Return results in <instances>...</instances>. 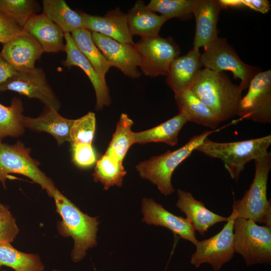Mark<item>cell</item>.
I'll return each mask as SVG.
<instances>
[{
    "instance_id": "cell-1",
    "label": "cell",
    "mask_w": 271,
    "mask_h": 271,
    "mask_svg": "<svg viewBox=\"0 0 271 271\" xmlns=\"http://www.w3.org/2000/svg\"><path fill=\"white\" fill-rule=\"evenodd\" d=\"M189 89L220 122L237 115L242 90L224 72L201 69Z\"/></svg>"
},
{
    "instance_id": "cell-2",
    "label": "cell",
    "mask_w": 271,
    "mask_h": 271,
    "mask_svg": "<svg viewBox=\"0 0 271 271\" xmlns=\"http://www.w3.org/2000/svg\"><path fill=\"white\" fill-rule=\"evenodd\" d=\"M53 197L56 212L62 218L58 222V232L62 236L73 238L74 247L71 258L75 262L80 261L85 256L86 250L96 245L99 223L97 217H91L82 212L57 189Z\"/></svg>"
},
{
    "instance_id": "cell-3",
    "label": "cell",
    "mask_w": 271,
    "mask_h": 271,
    "mask_svg": "<svg viewBox=\"0 0 271 271\" xmlns=\"http://www.w3.org/2000/svg\"><path fill=\"white\" fill-rule=\"evenodd\" d=\"M270 144V134L228 143L216 142L207 138L195 151L221 160L231 178L237 182L246 164L264 155Z\"/></svg>"
},
{
    "instance_id": "cell-4",
    "label": "cell",
    "mask_w": 271,
    "mask_h": 271,
    "mask_svg": "<svg viewBox=\"0 0 271 271\" xmlns=\"http://www.w3.org/2000/svg\"><path fill=\"white\" fill-rule=\"evenodd\" d=\"M252 182L242 197L234 200L232 211L236 217L251 220L271 227V201L267 198V184L271 169V152L254 160Z\"/></svg>"
},
{
    "instance_id": "cell-5",
    "label": "cell",
    "mask_w": 271,
    "mask_h": 271,
    "mask_svg": "<svg viewBox=\"0 0 271 271\" xmlns=\"http://www.w3.org/2000/svg\"><path fill=\"white\" fill-rule=\"evenodd\" d=\"M216 131L206 130L195 136L176 150L167 151L163 154L140 162L136 166V169L142 178L156 185L162 194L169 195L175 191L171 182L174 170L191 156L206 138Z\"/></svg>"
},
{
    "instance_id": "cell-6",
    "label": "cell",
    "mask_w": 271,
    "mask_h": 271,
    "mask_svg": "<svg viewBox=\"0 0 271 271\" xmlns=\"http://www.w3.org/2000/svg\"><path fill=\"white\" fill-rule=\"evenodd\" d=\"M233 248L247 266L271 264V227L236 217L233 223Z\"/></svg>"
},
{
    "instance_id": "cell-7",
    "label": "cell",
    "mask_w": 271,
    "mask_h": 271,
    "mask_svg": "<svg viewBox=\"0 0 271 271\" xmlns=\"http://www.w3.org/2000/svg\"><path fill=\"white\" fill-rule=\"evenodd\" d=\"M31 149L20 141L14 145L0 142V182L5 188L10 174L27 177L53 197L57 189L53 181L39 168L40 163L30 156Z\"/></svg>"
},
{
    "instance_id": "cell-8",
    "label": "cell",
    "mask_w": 271,
    "mask_h": 271,
    "mask_svg": "<svg viewBox=\"0 0 271 271\" xmlns=\"http://www.w3.org/2000/svg\"><path fill=\"white\" fill-rule=\"evenodd\" d=\"M201 62L202 66L214 71H230L234 78L240 80L239 85L242 91L248 88L254 76L262 71L260 67L242 61L226 39L219 37L201 54Z\"/></svg>"
},
{
    "instance_id": "cell-9",
    "label": "cell",
    "mask_w": 271,
    "mask_h": 271,
    "mask_svg": "<svg viewBox=\"0 0 271 271\" xmlns=\"http://www.w3.org/2000/svg\"><path fill=\"white\" fill-rule=\"evenodd\" d=\"M228 219L218 233L195 245L196 250L191 255L190 263L196 268L209 264L214 271L220 270L234 256L233 223L236 217L232 211Z\"/></svg>"
},
{
    "instance_id": "cell-10",
    "label": "cell",
    "mask_w": 271,
    "mask_h": 271,
    "mask_svg": "<svg viewBox=\"0 0 271 271\" xmlns=\"http://www.w3.org/2000/svg\"><path fill=\"white\" fill-rule=\"evenodd\" d=\"M134 46L141 59L139 67L151 77L167 76L171 63L180 54V48L172 38L159 35L143 38Z\"/></svg>"
},
{
    "instance_id": "cell-11",
    "label": "cell",
    "mask_w": 271,
    "mask_h": 271,
    "mask_svg": "<svg viewBox=\"0 0 271 271\" xmlns=\"http://www.w3.org/2000/svg\"><path fill=\"white\" fill-rule=\"evenodd\" d=\"M242 97L237 115L260 123H271V70L261 71L252 79Z\"/></svg>"
},
{
    "instance_id": "cell-12",
    "label": "cell",
    "mask_w": 271,
    "mask_h": 271,
    "mask_svg": "<svg viewBox=\"0 0 271 271\" xmlns=\"http://www.w3.org/2000/svg\"><path fill=\"white\" fill-rule=\"evenodd\" d=\"M12 91L30 98H36L45 105L58 110L60 102L49 84L41 68L17 71L0 84V91Z\"/></svg>"
},
{
    "instance_id": "cell-13",
    "label": "cell",
    "mask_w": 271,
    "mask_h": 271,
    "mask_svg": "<svg viewBox=\"0 0 271 271\" xmlns=\"http://www.w3.org/2000/svg\"><path fill=\"white\" fill-rule=\"evenodd\" d=\"M91 35L94 43L110 67L117 68L131 78L140 77L138 67L141 64V59L134 44L120 43L96 32H91Z\"/></svg>"
},
{
    "instance_id": "cell-14",
    "label": "cell",
    "mask_w": 271,
    "mask_h": 271,
    "mask_svg": "<svg viewBox=\"0 0 271 271\" xmlns=\"http://www.w3.org/2000/svg\"><path fill=\"white\" fill-rule=\"evenodd\" d=\"M224 9L219 0H193L192 13L196 30L193 48L205 50L217 39L219 16Z\"/></svg>"
},
{
    "instance_id": "cell-15",
    "label": "cell",
    "mask_w": 271,
    "mask_h": 271,
    "mask_svg": "<svg viewBox=\"0 0 271 271\" xmlns=\"http://www.w3.org/2000/svg\"><path fill=\"white\" fill-rule=\"evenodd\" d=\"M142 221L148 225L164 227L181 238L195 245L198 241L195 231L186 218L167 210L151 198H143L142 203Z\"/></svg>"
},
{
    "instance_id": "cell-16",
    "label": "cell",
    "mask_w": 271,
    "mask_h": 271,
    "mask_svg": "<svg viewBox=\"0 0 271 271\" xmlns=\"http://www.w3.org/2000/svg\"><path fill=\"white\" fill-rule=\"evenodd\" d=\"M3 45L1 55L17 71L35 68L36 61L44 52L39 43L25 31Z\"/></svg>"
},
{
    "instance_id": "cell-17",
    "label": "cell",
    "mask_w": 271,
    "mask_h": 271,
    "mask_svg": "<svg viewBox=\"0 0 271 271\" xmlns=\"http://www.w3.org/2000/svg\"><path fill=\"white\" fill-rule=\"evenodd\" d=\"M84 28L107 36L122 43L134 44L126 14L119 8L110 10L103 17L82 13Z\"/></svg>"
},
{
    "instance_id": "cell-18",
    "label": "cell",
    "mask_w": 271,
    "mask_h": 271,
    "mask_svg": "<svg viewBox=\"0 0 271 271\" xmlns=\"http://www.w3.org/2000/svg\"><path fill=\"white\" fill-rule=\"evenodd\" d=\"M64 38L66 57L63 64L67 67H78L85 72L95 91L97 110H101L104 106L109 105L111 100L105 80L101 78L90 62L77 48L70 34H64Z\"/></svg>"
},
{
    "instance_id": "cell-19",
    "label": "cell",
    "mask_w": 271,
    "mask_h": 271,
    "mask_svg": "<svg viewBox=\"0 0 271 271\" xmlns=\"http://www.w3.org/2000/svg\"><path fill=\"white\" fill-rule=\"evenodd\" d=\"M177 194L178 199L176 206L186 215V218L191 223L194 230L200 234H205L216 223L227 221L228 217L210 211L190 192L178 189Z\"/></svg>"
},
{
    "instance_id": "cell-20",
    "label": "cell",
    "mask_w": 271,
    "mask_h": 271,
    "mask_svg": "<svg viewBox=\"0 0 271 271\" xmlns=\"http://www.w3.org/2000/svg\"><path fill=\"white\" fill-rule=\"evenodd\" d=\"M23 30L39 43L44 52L65 51L64 33L44 13L30 18Z\"/></svg>"
},
{
    "instance_id": "cell-21",
    "label": "cell",
    "mask_w": 271,
    "mask_h": 271,
    "mask_svg": "<svg viewBox=\"0 0 271 271\" xmlns=\"http://www.w3.org/2000/svg\"><path fill=\"white\" fill-rule=\"evenodd\" d=\"M201 54L192 48L186 54L175 59L171 63L166 82L174 93L189 88L201 67Z\"/></svg>"
},
{
    "instance_id": "cell-22",
    "label": "cell",
    "mask_w": 271,
    "mask_h": 271,
    "mask_svg": "<svg viewBox=\"0 0 271 271\" xmlns=\"http://www.w3.org/2000/svg\"><path fill=\"white\" fill-rule=\"evenodd\" d=\"M75 119H70L61 116L58 110L46 107L42 114L38 117L25 116V127L37 131H44L50 133L61 145L65 142H71L70 133Z\"/></svg>"
},
{
    "instance_id": "cell-23",
    "label": "cell",
    "mask_w": 271,
    "mask_h": 271,
    "mask_svg": "<svg viewBox=\"0 0 271 271\" xmlns=\"http://www.w3.org/2000/svg\"><path fill=\"white\" fill-rule=\"evenodd\" d=\"M126 19L132 37L137 35L142 38L159 36L162 26L169 20L151 11L143 1L136 2L126 14Z\"/></svg>"
},
{
    "instance_id": "cell-24",
    "label": "cell",
    "mask_w": 271,
    "mask_h": 271,
    "mask_svg": "<svg viewBox=\"0 0 271 271\" xmlns=\"http://www.w3.org/2000/svg\"><path fill=\"white\" fill-rule=\"evenodd\" d=\"M175 99L179 112L188 121L209 127L216 128L220 122L211 111L189 88L175 93Z\"/></svg>"
},
{
    "instance_id": "cell-25",
    "label": "cell",
    "mask_w": 271,
    "mask_h": 271,
    "mask_svg": "<svg viewBox=\"0 0 271 271\" xmlns=\"http://www.w3.org/2000/svg\"><path fill=\"white\" fill-rule=\"evenodd\" d=\"M188 121L185 115L179 112L177 115L154 127L134 132V144L161 142L175 146L180 131Z\"/></svg>"
},
{
    "instance_id": "cell-26",
    "label": "cell",
    "mask_w": 271,
    "mask_h": 271,
    "mask_svg": "<svg viewBox=\"0 0 271 271\" xmlns=\"http://www.w3.org/2000/svg\"><path fill=\"white\" fill-rule=\"evenodd\" d=\"M43 13L64 34L84 28L82 13L71 9L63 0H44Z\"/></svg>"
},
{
    "instance_id": "cell-27",
    "label": "cell",
    "mask_w": 271,
    "mask_h": 271,
    "mask_svg": "<svg viewBox=\"0 0 271 271\" xmlns=\"http://www.w3.org/2000/svg\"><path fill=\"white\" fill-rule=\"evenodd\" d=\"M10 267L15 271H44L38 255L18 250L9 242H0V268Z\"/></svg>"
},
{
    "instance_id": "cell-28",
    "label": "cell",
    "mask_w": 271,
    "mask_h": 271,
    "mask_svg": "<svg viewBox=\"0 0 271 271\" xmlns=\"http://www.w3.org/2000/svg\"><path fill=\"white\" fill-rule=\"evenodd\" d=\"M70 35L77 48L90 62L101 78L105 80V75L110 66L94 43L91 32L81 28L73 31Z\"/></svg>"
},
{
    "instance_id": "cell-29",
    "label": "cell",
    "mask_w": 271,
    "mask_h": 271,
    "mask_svg": "<svg viewBox=\"0 0 271 271\" xmlns=\"http://www.w3.org/2000/svg\"><path fill=\"white\" fill-rule=\"evenodd\" d=\"M23 111L22 101L16 97L12 99L10 106L0 103V142L7 137H18L24 133Z\"/></svg>"
},
{
    "instance_id": "cell-30",
    "label": "cell",
    "mask_w": 271,
    "mask_h": 271,
    "mask_svg": "<svg viewBox=\"0 0 271 271\" xmlns=\"http://www.w3.org/2000/svg\"><path fill=\"white\" fill-rule=\"evenodd\" d=\"M133 123L126 114H121L105 154L122 162L128 149L134 144V132L131 130Z\"/></svg>"
},
{
    "instance_id": "cell-31",
    "label": "cell",
    "mask_w": 271,
    "mask_h": 271,
    "mask_svg": "<svg viewBox=\"0 0 271 271\" xmlns=\"http://www.w3.org/2000/svg\"><path fill=\"white\" fill-rule=\"evenodd\" d=\"M126 173L122 162L104 154L97 162L93 177L95 182H100L107 190L115 185L121 187Z\"/></svg>"
},
{
    "instance_id": "cell-32",
    "label": "cell",
    "mask_w": 271,
    "mask_h": 271,
    "mask_svg": "<svg viewBox=\"0 0 271 271\" xmlns=\"http://www.w3.org/2000/svg\"><path fill=\"white\" fill-rule=\"evenodd\" d=\"M193 0H151L147 7L151 11L159 13L169 20L177 18L188 20L192 17Z\"/></svg>"
},
{
    "instance_id": "cell-33",
    "label": "cell",
    "mask_w": 271,
    "mask_h": 271,
    "mask_svg": "<svg viewBox=\"0 0 271 271\" xmlns=\"http://www.w3.org/2000/svg\"><path fill=\"white\" fill-rule=\"evenodd\" d=\"M37 4L32 0H0V11L23 28L36 14Z\"/></svg>"
},
{
    "instance_id": "cell-34",
    "label": "cell",
    "mask_w": 271,
    "mask_h": 271,
    "mask_svg": "<svg viewBox=\"0 0 271 271\" xmlns=\"http://www.w3.org/2000/svg\"><path fill=\"white\" fill-rule=\"evenodd\" d=\"M95 115L89 112L84 116L75 119L71 130L70 144H91L95 130Z\"/></svg>"
},
{
    "instance_id": "cell-35",
    "label": "cell",
    "mask_w": 271,
    "mask_h": 271,
    "mask_svg": "<svg viewBox=\"0 0 271 271\" xmlns=\"http://www.w3.org/2000/svg\"><path fill=\"white\" fill-rule=\"evenodd\" d=\"M19 232V228L9 207L0 202V242L11 243Z\"/></svg>"
},
{
    "instance_id": "cell-36",
    "label": "cell",
    "mask_w": 271,
    "mask_h": 271,
    "mask_svg": "<svg viewBox=\"0 0 271 271\" xmlns=\"http://www.w3.org/2000/svg\"><path fill=\"white\" fill-rule=\"evenodd\" d=\"M71 145L73 161L77 166L86 168L95 164L96 155L91 144H76Z\"/></svg>"
},
{
    "instance_id": "cell-37",
    "label": "cell",
    "mask_w": 271,
    "mask_h": 271,
    "mask_svg": "<svg viewBox=\"0 0 271 271\" xmlns=\"http://www.w3.org/2000/svg\"><path fill=\"white\" fill-rule=\"evenodd\" d=\"M24 32L12 19L0 11V40L3 44Z\"/></svg>"
},
{
    "instance_id": "cell-38",
    "label": "cell",
    "mask_w": 271,
    "mask_h": 271,
    "mask_svg": "<svg viewBox=\"0 0 271 271\" xmlns=\"http://www.w3.org/2000/svg\"><path fill=\"white\" fill-rule=\"evenodd\" d=\"M241 1L243 7H248L263 14L270 10V3L266 0H241Z\"/></svg>"
},
{
    "instance_id": "cell-39",
    "label": "cell",
    "mask_w": 271,
    "mask_h": 271,
    "mask_svg": "<svg viewBox=\"0 0 271 271\" xmlns=\"http://www.w3.org/2000/svg\"><path fill=\"white\" fill-rule=\"evenodd\" d=\"M17 72L0 54V84L15 74Z\"/></svg>"
},
{
    "instance_id": "cell-40",
    "label": "cell",
    "mask_w": 271,
    "mask_h": 271,
    "mask_svg": "<svg viewBox=\"0 0 271 271\" xmlns=\"http://www.w3.org/2000/svg\"><path fill=\"white\" fill-rule=\"evenodd\" d=\"M223 8L243 7L241 0H219Z\"/></svg>"
},
{
    "instance_id": "cell-41",
    "label": "cell",
    "mask_w": 271,
    "mask_h": 271,
    "mask_svg": "<svg viewBox=\"0 0 271 271\" xmlns=\"http://www.w3.org/2000/svg\"><path fill=\"white\" fill-rule=\"evenodd\" d=\"M53 271H60L59 270L54 269Z\"/></svg>"
},
{
    "instance_id": "cell-42",
    "label": "cell",
    "mask_w": 271,
    "mask_h": 271,
    "mask_svg": "<svg viewBox=\"0 0 271 271\" xmlns=\"http://www.w3.org/2000/svg\"><path fill=\"white\" fill-rule=\"evenodd\" d=\"M0 271H7V270L0 269Z\"/></svg>"
},
{
    "instance_id": "cell-43",
    "label": "cell",
    "mask_w": 271,
    "mask_h": 271,
    "mask_svg": "<svg viewBox=\"0 0 271 271\" xmlns=\"http://www.w3.org/2000/svg\"><path fill=\"white\" fill-rule=\"evenodd\" d=\"M0 43H1V40H0Z\"/></svg>"
}]
</instances>
